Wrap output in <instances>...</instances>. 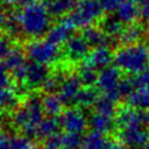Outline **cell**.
Returning <instances> with one entry per match:
<instances>
[{
    "mask_svg": "<svg viewBox=\"0 0 149 149\" xmlns=\"http://www.w3.org/2000/svg\"><path fill=\"white\" fill-rule=\"evenodd\" d=\"M16 15L21 31L31 38H38L48 34L51 28V15L48 7L41 1H35L22 7Z\"/></svg>",
    "mask_w": 149,
    "mask_h": 149,
    "instance_id": "1",
    "label": "cell"
},
{
    "mask_svg": "<svg viewBox=\"0 0 149 149\" xmlns=\"http://www.w3.org/2000/svg\"><path fill=\"white\" fill-rule=\"evenodd\" d=\"M114 64L128 74H140L149 66V47L146 43H135L121 47L114 55Z\"/></svg>",
    "mask_w": 149,
    "mask_h": 149,
    "instance_id": "2",
    "label": "cell"
},
{
    "mask_svg": "<svg viewBox=\"0 0 149 149\" xmlns=\"http://www.w3.org/2000/svg\"><path fill=\"white\" fill-rule=\"evenodd\" d=\"M42 100L37 95H30L26 102L20 106L14 113L13 121L20 127L27 137H35L38 126L43 119Z\"/></svg>",
    "mask_w": 149,
    "mask_h": 149,
    "instance_id": "3",
    "label": "cell"
},
{
    "mask_svg": "<svg viewBox=\"0 0 149 149\" xmlns=\"http://www.w3.org/2000/svg\"><path fill=\"white\" fill-rule=\"evenodd\" d=\"M104 9L98 0H79L74 10L64 19L71 24L73 29L76 28H87L93 23L101 21L104 15Z\"/></svg>",
    "mask_w": 149,
    "mask_h": 149,
    "instance_id": "4",
    "label": "cell"
},
{
    "mask_svg": "<svg viewBox=\"0 0 149 149\" xmlns=\"http://www.w3.org/2000/svg\"><path fill=\"white\" fill-rule=\"evenodd\" d=\"M28 58L37 64L48 65L59 58V50L56 44L45 40H34L27 44Z\"/></svg>",
    "mask_w": 149,
    "mask_h": 149,
    "instance_id": "5",
    "label": "cell"
},
{
    "mask_svg": "<svg viewBox=\"0 0 149 149\" xmlns=\"http://www.w3.org/2000/svg\"><path fill=\"white\" fill-rule=\"evenodd\" d=\"M115 122L118 127H121V129L129 127H148L149 112L126 106L118 111L115 115Z\"/></svg>",
    "mask_w": 149,
    "mask_h": 149,
    "instance_id": "6",
    "label": "cell"
},
{
    "mask_svg": "<svg viewBox=\"0 0 149 149\" xmlns=\"http://www.w3.org/2000/svg\"><path fill=\"white\" fill-rule=\"evenodd\" d=\"M119 141L130 149H142L149 142L148 127L122 128L119 133Z\"/></svg>",
    "mask_w": 149,
    "mask_h": 149,
    "instance_id": "7",
    "label": "cell"
},
{
    "mask_svg": "<svg viewBox=\"0 0 149 149\" xmlns=\"http://www.w3.org/2000/svg\"><path fill=\"white\" fill-rule=\"evenodd\" d=\"M121 70L115 65H109L102 69L98 73L97 79V88L102 92V94H107L118 90L119 83L121 80Z\"/></svg>",
    "mask_w": 149,
    "mask_h": 149,
    "instance_id": "8",
    "label": "cell"
},
{
    "mask_svg": "<svg viewBox=\"0 0 149 149\" xmlns=\"http://www.w3.org/2000/svg\"><path fill=\"white\" fill-rule=\"evenodd\" d=\"M61 127L64 128L68 133H74L80 134L87 126V120L84 116V114L79 109L70 108L65 111L61 116Z\"/></svg>",
    "mask_w": 149,
    "mask_h": 149,
    "instance_id": "9",
    "label": "cell"
},
{
    "mask_svg": "<svg viewBox=\"0 0 149 149\" xmlns=\"http://www.w3.org/2000/svg\"><path fill=\"white\" fill-rule=\"evenodd\" d=\"M114 61V55L108 47L95 48L88 52L86 58L83 61V65L93 69V70H102L109 66L111 62Z\"/></svg>",
    "mask_w": 149,
    "mask_h": 149,
    "instance_id": "10",
    "label": "cell"
},
{
    "mask_svg": "<svg viewBox=\"0 0 149 149\" xmlns=\"http://www.w3.org/2000/svg\"><path fill=\"white\" fill-rule=\"evenodd\" d=\"M81 83L78 76H70L63 80L57 93L58 98L63 105H72L77 104V98L81 91Z\"/></svg>",
    "mask_w": 149,
    "mask_h": 149,
    "instance_id": "11",
    "label": "cell"
},
{
    "mask_svg": "<svg viewBox=\"0 0 149 149\" xmlns=\"http://www.w3.org/2000/svg\"><path fill=\"white\" fill-rule=\"evenodd\" d=\"M83 149H122V143L120 141L112 140L105 134L98 132H90L83 139Z\"/></svg>",
    "mask_w": 149,
    "mask_h": 149,
    "instance_id": "12",
    "label": "cell"
},
{
    "mask_svg": "<svg viewBox=\"0 0 149 149\" xmlns=\"http://www.w3.org/2000/svg\"><path fill=\"white\" fill-rule=\"evenodd\" d=\"M88 44L83 37V35H74L69 38L65 43L64 52L69 61L71 62H79L84 61L88 55Z\"/></svg>",
    "mask_w": 149,
    "mask_h": 149,
    "instance_id": "13",
    "label": "cell"
},
{
    "mask_svg": "<svg viewBox=\"0 0 149 149\" xmlns=\"http://www.w3.org/2000/svg\"><path fill=\"white\" fill-rule=\"evenodd\" d=\"M72 30H73V28L71 27V24L64 17H62L58 23L54 24L50 28V30L47 34V40L56 45L62 44V43L65 44L69 41V38L71 37Z\"/></svg>",
    "mask_w": 149,
    "mask_h": 149,
    "instance_id": "14",
    "label": "cell"
},
{
    "mask_svg": "<svg viewBox=\"0 0 149 149\" xmlns=\"http://www.w3.org/2000/svg\"><path fill=\"white\" fill-rule=\"evenodd\" d=\"M140 15H141V9H139L137 3H135L132 0H125L115 10V16L123 24L127 26L136 23V20Z\"/></svg>",
    "mask_w": 149,
    "mask_h": 149,
    "instance_id": "15",
    "label": "cell"
},
{
    "mask_svg": "<svg viewBox=\"0 0 149 149\" xmlns=\"http://www.w3.org/2000/svg\"><path fill=\"white\" fill-rule=\"evenodd\" d=\"M49 78V71L47 65L37 64L31 62L28 64V70H27V77L26 81L29 86L31 87H37V86H43L45 80Z\"/></svg>",
    "mask_w": 149,
    "mask_h": 149,
    "instance_id": "16",
    "label": "cell"
},
{
    "mask_svg": "<svg viewBox=\"0 0 149 149\" xmlns=\"http://www.w3.org/2000/svg\"><path fill=\"white\" fill-rule=\"evenodd\" d=\"M81 35L85 38V41L87 42V44L90 47H93L94 49L101 48V47H107L111 41V37L108 35H106L101 28H98L94 26L85 28L83 30Z\"/></svg>",
    "mask_w": 149,
    "mask_h": 149,
    "instance_id": "17",
    "label": "cell"
},
{
    "mask_svg": "<svg viewBox=\"0 0 149 149\" xmlns=\"http://www.w3.org/2000/svg\"><path fill=\"white\" fill-rule=\"evenodd\" d=\"M88 123L94 132H98V133L105 134V135L111 133L116 127V122H115V120H113V118L102 115V114H99L95 112L90 118Z\"/></svg>",
    "mask_w": 149,
    "mask_h": 149,
    "instance_id": "18",
    "label": "cell"
},
{
    "mask_svg": "<svg viewBox=\"0 0 149 149\" xmlns=\"http://www.w3.org/2000/svg\"><path fill=\"white\" fill-rule=\"evenodd\" d=\"M79 0H54L48 5V9L51 16L64 17L72 13Z\"/></svg>",
    "mask_w": 149,
    "mask_h": 149,
    "instance_id": "19",
    "label": "cell"
},
{
    "mask_svg": "<svg viewBox=\"0 0 149 149\" xmlns=\"http://www.w3.org/2000/svg\"><path fill=\"white\" fill-rule=\"evenodd\" d=\"M143 34H144V29L139 23H133V24L125 27L123 31L121 33V35L118 40L123 45H130V44L139 43V41L143 36Z\"/></svg>",
    "mask_w": 149,
    "mask_h": 149,
    "instance_id": "20",
    "label": "cell"
},
{
    "mask_svg": "<svg viewBox=\"0 0 149 149\" xmlns=\"http://www.w3.org/2000/svg\"><path fill=\"white\" fill-rule=\"evenodd\" d=\"M127 106L135 108V109H143L148 111L149 109V92L136 88L133 93H130L126 98Z\"/></svg>",
    "mask_w": 149,
    "mask_h": 149,
    "instance_id": "21",
    "label": "cell"
},
{
    "mask_svg": "<svg viewBox=\"0 0 149 149\" xmlns=\"http://www.w3.org/2000/svg\"><path fill=\"white\" fill-rule=\"evenodd\" d=\"M61 128V121H59V118H56V116H48L47 119H44L41 125L38 126V129H37V134L36 136L38 137H44V139H48L52 135H56L58 134V130Z\"/></svg>",
    "mask_w": 149,
    "mask_h": 149,
    "instance_id": "22",
    "label": "cell"
},
{
    "mask_svg": "<svg viewBox=\"0 0 149 149\" xmlns=\"http://www.w3.org/2000/svg\"><path fill=\"white\" fill-rule=\"evenodd\" d=\"M100 27L105 31V34L108 35L111 38H119L125 29L123 23L116 16H108L106 19H102L100 21Z\"/></svg>",
    "mask_w": 149,
    "mask_h": 149,
    "instance_id": "23",
    "label": "cell"
},
{
    "mask_svg": "<svg viewBox=\"0 0 149 149\" xmlns=\"http://www.w3.org/2000/svg\"><path fill=\"white\" fill-rule=\"evenodd\" d=\"M99 95H98V88H94L92 86H87L81 88L78 98H77V104L81 107H91L94 106L95 102L98 101Z\"/></svg>",
    "mask_w": 149,
    "mask_h": 149,
    "instance_id": "24",
    "label": "cell"
},
{
    "mask_svg": "<svg viewBox=\"0 0 149 149\" xmlns=\"http://www.w3.org/2000/svg\"><path fill=\"white\" fill-rule=\"evenodd\" d=\"M62 106H63L62 101L55 94H48L47 97H44L42 99L43 112L48 116H56V115H58L61 113V111H62Z\"/></svg>",
    "mask_w": 149,
    "mask_h": 149,
    "instance_id": "25",
    "label": "cell"
},
{
    "mask_svg": "<svg viewBox=\"0 0 149 149\" xmlns=\"http://www.w3.org/2000/svg\"><path fill=\"white\" fill-rule=\"evenodd\" d=\"M94 111H95V113L107 115V116H111V118H113L118 113L115 101L111 100L109 98H107L105 95L99 97L98 101L94 105Z\"/></svg>",
    "mask_w": 149,
    "mask_h": 149,
    "instance_id": "26",
    "label": "cell"
},
{
    "mask_svg": "<svg viewBox=\"0 0 149 149\" xmlns=\"http://www.w3.org/2000/svg\"><path fill=\"white\" fill-rule=\"evenodd\" d=\"M5 64L8 68V70H10V71H14V70L19 69L20 66L24 65L26 59H24L23 52L17 48H13L10 54L5 58Z\"/></svg>",
    "mask_w": 149,
    "mask_h": 149,
    "instance_id": "27",
    "label": "cell"
},
{
    "mask_svg": "<svg viewBox=\"0 0 149 149\" xmlns=\"http://www.w3.org/2000/svg\"><path fill=\"white\" fill-rule=\"evenodd\" d=\"M16 93L8 87L0 88V108L9 109L16 105Z\"/></svg>",
    "mask_w": 149,
    "mask_h": 149,
    "instance_id": "28",
    "label": "cell"
},
{
    "mask_svg": "<svg viewBox=\"0 0 149 149\" xmlns=\"http://www.w3.org/2000/svg\"><path fill=\"white\" fill-rule=\"evenodd\" d=\"M78 78L81 83V85H85L86 87L87 86H92L93 84L97 83V79H98V73L95 70L93 69H90L85 65H83L80 69H79V72H78Z\"/></svg>",
    "mask_w": 149,
    "mask_h": 149,
    "instance_id": "29",
    "label": "cell"
},
{
    "mask_svg": "<svg viewBox=\"0 0 149 149\" xmlns=\"http://www.w3.org/2000/svg\"><path fill=\"white\" fill-rule=\"evenodd\" d=\"M62 142H63V147L70 149H78L83 144V137L80 134L66 133V134H62Z\"/></svg>",
    "mask_w": 149,
    "mask_h": 149,
    "instance_id": "30",
    "label": "cell"
},
{
    "mask_svg": "<svg viewBox=\"0 0 149 149\" xmlns=\"http://www.w3.org/2000/svg\"><path fill=\"white\" fill-rule=\"evenodd\" d=\"M135 90H136V86H135L134 77H123V78H121V80L119 83V86H118V91L121 94V97L127 98Z\"/></svg>",
    "mask_w": 149,
    "mask_h": 149,
    "instance_id": "31",
    "label": "cell"
},
{
    "mask_svg": "<svg viewBox=\"0 0 149 149\" xmlns=\"http://www.w3.org/2000/svg\"><path fill=\"white\" fill-rule=\"evenodd\" d=\"M2 28L5 29V31L7 33V35H10V36L17 35L19 31H21V27H20L19 20H17V15L16 14L7 15L6 22H5V24H3Z\"/></svg>",
    "mask_w": 149,
    "mask_h": 149,
    "instance_id": "32",
    "label": "cell"
},
{
    "mask_svg": "<svg viewBox=\"0 0 149 149\" xmlns=\"http://www.w3.org/2000/svg\"><path fill=\"white\" fill-rule=\"evenodd\" d=\"M62 83H63V79L61 74H57V76L52 74V76H49V78L45 80V83L43 84V88L49 94H54L56 91H58Z\"/></svg>",
    "mask_w": 149,
    "mask_h": 149,
    "instance_id": "33",
    "label": "cell"
},
{
    "mask_svg": "<svg viewBox=\"0 0 149 149\" xmlns=\"http://www.w3.org/2000/svg\"><path fill=\"white\" fill-rule=\"evenodd\" d=\"M9 144H10V149H33L31 142L27 136L15 135L9 139Z\"/></svg>",
    "mask_w": 149,
    "mask_h": 149,
    "instance_id": "34",
    "label": "cell"
},
{
    "mask_svg": "<svg viewBox=\"0 0 149 149\" xmlns=\"http://www.w3.org/2000/svg\"><path fill=\"white\" fill-rule=\"evenodd\" d=\"M134 80H135L136 88H141V90L149 92V70H147L140 74H136L134 77Z\"/></svg>",
    "mask_w": 149,
    "mask_h": 149,
    "instance_id": "35",
    "label": "cell"
},
{
    "mask_svg": "<svg viewBox=\"0 0 149 149\" xmlns=\"http://www.w3.org/2000/svg\"><path fill=\"white\" fill-rule=\"evenodd\" d=\"M13 50L12 42L7 36H0V59L6 58Z\"/></svg>",
    "mask_w": 149,
    "mask_h": 149,
    "instance_id": "36",
    "label": "cell"
},
{
    "mask_svg": "<svg viewBox=\"0 0 149 149\" xmlns=\"http://www.w3.org/2000/svg\"><path fill=\"white\" fill-rule=\"evenodd\" d=\"M99 3L101 5L102 9L107 13H112V12H115L119 6L125 1V0H98Z\"/></svg>",
    "mask_w": 149,
    "mask_h": 149,
    "instance_id": "37",
    "label": "cell"
},
{
    "mask_svg": "<svg viewBox=\"0 0 149 149\" xmlns=\"http://www.w3.org/2000/svg\"><path fill=\"white\" fill-rule=\"evenodd\" d=\"M9 84V74H8V68L6 66L5 62L0 61V88L7 87Z\"/></svg>",
    "mask_w": 149,
    "mask_h": 149,
    "instance_id": "38",
    "label": "cell"
},
{
    "mask_svg": "<svg viewBox=\"0 0 149 149\" xmlns=\"http://www.w3.org/2000/svg\"><path fill=\"white\" fill-rule=\"evenodd\" d=\"M141 16L149 21V0H146L141 5Z\"/></svg>",
    "mask_w": 149,
    "mask_h": 149,
    "instance_id": "39",
    "label": "cell"
},
{
    "mask_svg": "<svg viewBox=\"0 0 149 149\" xmlns=\"http://www.w3.org/2000/svg\"><path fill=\"white\" fill-rule=\"evenodd\" d=\"M0 149H10L9 139H7L3 134L0 133Z\"/></svg>",
    "mask_w": 149,
    "mask_h": 149,
    "instance_id": "40",
    "label": "cell"
},
{
    "mask_svg": "<svg viewBox=\"0 0 149 149\" xmlns=\"http://www.w3.org/2000/svg\"><path fill=\"white\" fill-rule=\"evenodd\" d=\"M36 0H16L15 1V6H20L21 8L22 7H26V6H28V5H30V3H33V2H35Z\"/></svg>",
    "mask_w": 149,
    "mask_h": 149,
    "instance_id": "41",
    "label": "cell"
},
{
    "mask_svg": "<svg viewBox=\"0 0 149 149\" xmlns=\"http://www.w3.org/2000/svg\"><path fill=\"white\" fill-rule=\"evenodd\" d=\"M6 19H7V14H5L2 10H0V27H3Z\"/></svg>",
    "mask_w": 149,
    "mask_h": 149,
    "instance_id": "42",
    "label": "cell"
},
{
    "mask_svg": "<svg viewBox=\"0 0 149 149\" xmlns=\"http://www.w3.org/2000/svg\"><path fill=\"white\" fill-rule=\"evenodd\" d=\"M15 1H16V0H1V2H3L5 5H8V6L15 5Z\"/></svg>",
    "mask_w": 149,
    "mask_h": 149,
    "instance_id": "43",
    "label": "cell"
},
{
    "mask_svg": "<svg viewBox=\"0 0 149 149\" xmlns=\"http://www.w3.org/2000/svg\"><path fill=\"white\" fill-rule=\"evenodd\" d=\"M144 36H146L147 41L149 42V24H148V26H147V28L144 29Z\"/></svg>",
    "mask_w": 149,
    "mask_h": 149,
    "instance_id": "44",
    "label": "cell"
},
{
    "mask_svg": "<svg viewBox=\"0 0 149 149\" xmlns=\"http://www.w3.org/2000/svg\"><path fill=\"white\" fill-rule=\"evenodd\" d=\"M132 1H134V2H135V3H137V5H142L146 0H132Z\"/></svg>",
    "mask_w": 149,
    "mask_h": 149,
    "instance_id": "45",
    "label": "cell"
},
{
    "mask_svg": "<svg viewBox=\"0 0 149 149\" xmlns=\"http://www.w3.org/2000/svg\"><path fill=\"white\" fill-rule=\"evenodd\" d=\"M40 1H41V2H43V3H45V2H47V3L49 5V3H50L51 1H54V0H40Z\"/></svg>",
    "mask_w": 149,
    "mask_h": 149,
    "instance_id": "46",
    "label": "cell"
},
{
    "mask_svg": "<svg viewBox=\"0 0 149 149\" xmlns=\"http://www.w3.org/2000/svg\"><path fill=\"white\" fill-rule=\"evenodd\" d=\"M142 149H149V142H148V143H147V144H146V146H144Z\"/></svg>",
    "mask_w": 149,
    "mask_h": 149,
    "instance_id": "47",
    "label": "cell"
},
{
    "mask_svg": "<svg viewBox=\"0 0 149 149\" xmlns=\"http://www.w3.org/2000/svg\"><path fill=\"white\" fill-rule=\"evenodd\" d=\"M61 149H70V148H66V147H63V148H61Z\"/></svg>",
    "mask_w": 149,
    "mask_h": 149,
    "instance_id": "48",
    "label": "cell"
},
{
    "mask_svg": "<svg viewBox=\"0 0 149 149\" xmlns=\"http://www.w3.org/2000/svg\"><path fill=\"white\" fill-rule=\"evenodd\" d=\"M0 123H1V114H0Z\"/></svg>",
    "mask_w": 149,
    "mask_h": 149,
    "instance_id": "49",
    "label": "cell"
}]
</instances>
